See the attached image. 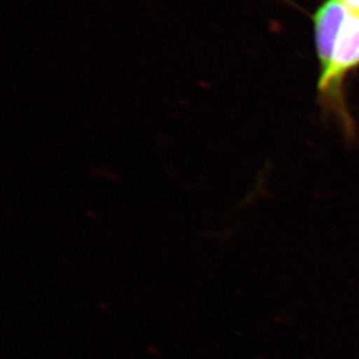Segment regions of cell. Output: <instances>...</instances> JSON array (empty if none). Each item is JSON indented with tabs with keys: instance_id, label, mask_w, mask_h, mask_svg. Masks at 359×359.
I'll return each instance as SVG.
<instances>
[{
	"instance_id": "2",
	"label": "cell",
	"mask_w": 359,
	"mask_h": 359,
	"mask_svg": "<svg viewBox=\"0 0 359 359\" xmlns=\"http://www.w3.org/2000/svg\"><path fill=\"white\" fill-rule=\"evenodd\" d=\"M341 1L346 4V6L351 8V10L359 13V0H341Z\"/></svg>"
},
{
	"instance_id": "1",
	"label": "cell",
	"mask_w": 359,
	"mask_h": 359,
	"mask_svg": "<svg viewBox=\"0 0 359 359\" xmlns=\"http://www.w3.org/2000/svg\"><path fill=\"white\" fill-rule=\"evenodd\" d=\"M311 20L319 65L318 104L346 139L355 141L358 129L346 102V84L359 70V13L341 0H322Z\"/></svg>"
}]
</instances>
